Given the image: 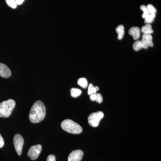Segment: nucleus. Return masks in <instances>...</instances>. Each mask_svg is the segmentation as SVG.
I'll use <instances>...</instances> for the list:
<instances>
[{"mask_svg": "<svg viewBox=\"0 0 161 161\" xmlns=\"http://www.w3.org/2000/svg\"><path fill=\"white\" fill-rule=\"evenodd\" d=\"M96 101H97L98 103H101L103 102V98L102 95L99 93H96Z\"/></svg>", "mask_w": 161, "mask_h": 161, "instance_id": "nucleus-21", "label": "nucleus"}, {"mask_svg": "<svg viewBox=\"0 0 161 161\" xmlns=\"http://www.w3.org/2000/svg\"><path fill=\"white\" fill-rule=\"evenodd\" d=\"M148 11L150 14H156L157 9H156L155 7H154L151 4H149L147 6Z\"/></svg>", "mask_w": 161, "mask_h": 161, "instance_id": "nucleus-20", "label": "nucleus"}, {"mask_svg": "<svg viewBox=\"0 0 161 161\" xmlns=\"http://www.w3.org/2000/svg\"><path fill=\"white\" fill-rule=\"evenodd\" d=\"M46 110L44 103L37 101L32 107L29 114V119L33 123H38L43 120L46 116Z\"/></svg>", "mask_w": 161, "mask_h": 161, "instance_id": "nucleus-1", "label": "nucleus"}, {"mask_svg": "<svg viewBox=\"0 0 161 161\" xmlns=\"http://www.w3.org/2000/svg\"><path fill=\"white\" fill-rule=\"evenodd\" d=\"M141 31H142L143 34H151L154 32L150 24H147L145 26H143Z\"/></svg>", "mask_w": 161, "mask_h": 161, "instance_id": "nucleus-12", "label": "nucleus"}, {"mask_svg": "<svg viewBox=\"0 0 161 161\" xmlns=\"http://www.w3.org/2000/svg\"><path fill=\"white\" fill-rule=\"evenodd\" d=\"M116 31L118 34V39L121 40L125 35V27L123 25H119L116 28Z\"/></svg>", "mask_w": 161, "mask_h": 161, "instance_id": "nucleus-13", "label": "nucleus"}, {"mask_svg": "<svg viewBox=\"0 0 161 161\" xmlns=\"http://www.w3.org/2000/svg\"><path fill=\"white\" fill-rule=\"evenodd\" d=\"M70 93L72 97L76 98L81 95V91L79 89L73 88L71 89Z\"/></svg>", "mask_w": 161, "mask_h": 161, "instance_id": "nucleus-16", "label": "nucleus"}, {"mask_svg": "<svg viewBox=\"0 0 161 161\" xmlns=\"http://www.w3.org/2000/svg\"><path fill=\"white\" fill-rule=\"evenodd\" d=\"M4 141L3 137L0 134V148H2L4 146Z\"/></svg>", "mask_w": 161, "mask_h": 161, "instance_id": "nucleus-23", "label": "nucleus"}, {"mask_svg": "<svg viewBox=\"0 0 161 161\" xmlns=\"http://www.w3.org/2000/svg\"><path fill=\"white\" fill-rule=\"evenodd\" d=\"M141 30L138 27H132L129 31V34L133 37L134 40H138L140 37Z\"/></svg>", "mask_w": 161, "mask_h": 161, "instance_id": "nucleus-9", "label": "nucleus"}, {"mask_svg": "<svg viewBox=\"0 0 161 161\" xmlns=\"http://www.w3.org/2000/svg\"><path fill=\"white\" fill-rule=\"evenodd\" d=\"M17 4V5H21L24 2L25 0H15Z\"/></svg>", "mask_w": 161, "mask_h": 161, "instance_id": "nucleus-24", "label": "nucleus"}, {"mask_svg": "<svg viewBox=\"0 0 161 161\" xmlns=\"http://www.w3.org/2000/svg\"><path fill=\"white\" fill-rule=\"evenodd\" d=\"M42 150V146L40 144L32 146L28 150L27 155L31 160H34L39 157Z\"/></svg>", "mask_w": 161, "mask_h": 161, "instance_id": "nucleus-6", "label": "nucleus"}, {"mask_svg": "<svg viewBox=\"0 0 161 161\" xmlns=\"http://www.w3.org/2000/svg\"><path fill=\"white\" fill-rule=\"evenodd\" d=\"M6 1L8 6L12 9H14L17 8V4L15 0H6Z\"/></svg>", "mask_w": 161, "mask_h": 161, "instance_id": "nucleus-18", "label": "nucleus"}, {"mask_svg": "<svg viewBox=\"0 0 161 161\" xmlns=\"http://www.w3.org/2000/svg\"><path fill=\"white\" fill-rule=\"evenodd\" d=\"M47 161H56V157L55 155L51 154L47 157Z\"/></svg>", "mask_w": 161, "mask_h": 161, "instance_id": "nucleus-22", "label": "nucleus"}, {"mask_svg": "<svg viewBox=\"0 0 161 161\" xmlns=\"http://www.w3.org/2000/svg\"><path fill=\"white\" fill-rule=\"evenodd\" d=\"M156 17V14H150L145 18V23L150 24L154 21Z\"/></svg>", "mask_w": 161, "mask_h": 161, "instance_id": "nucleus-15", "label": "nucleus"}, {"mask_svg": "<svg viewBox=\"0 0 161 161\" xmlns=\"http://www.w3.org/2000/svg\"><path fill=\"white\" fill-rule=\"evenodd\" d=\"M78 84L83 88H86L88 86V81L86 78H79L78 81Z\"/></svg>", "mask_w": 161, "mask_h": 161, "instance_id": "nucleus-17", "label": "nucleus"}, {"mask_svg": "<svg viewBox=\"0 0 161 161\" xmlns=\"http://www.w3.org/2000/svg\"><path fill=\"white\" fill-rule=\"evenodd\" d=\"M141 9L143 11V14L142 15L143 18L145 19L148 15L150 14L149 11H148V9H147V6H145V5H142L140 7Z\"/></svg>", "mask_w": 161, "mask_h": 161, "instance_id": "nucleus-19", "label": "nucleus"}, {"mask_svg": "<svg viewBox=\"0 0 161 161\" xmlns=\"http://www.w3.org/2000/svg\"><path fill=\"white\" fill-rule=\"evenodd\" d=\"M142 41L148 47H153V37L151 34H143L142 36Z\"/></svg>", "mask_w": 161, "mask_h": 161, "instance_id": "nucleus-10", "label": "nucleus"}, {"mask_svg": "<svg viewBox=\"0 0 161 161\" xmlns=\"http://www.w3.org/2000/svg\"><path fill=\"white\" fill-rule=\"evenodd\" d=\"M15 102L9 99L0 103V117L7 118L11 115L15 106Z\"/></svg>", "mask_w": 161, "mask_h": 161, "instance_id": "nucleus-2", "label": "nucleus"}, {"mask_svg": "<svg viewBox=\"0 0 161 161\" xmlns=\"http://www.w3.org/2000/svg\"><path fill=\"white\" fill-rule=\"evenodd\" d=\"M13 142L15 149L18 155H21L24 144V139L23 136L19 134H15L14 137Z\"/></svg>", "mask_w": 161, "mask_h": 161, "instance_id": "nucleus-5", "label": "nucleus"}, {"mask_svg": "<svg viewBox=\"0 0 161 161\" xmlns=\"http://www.w3.org/2000/svg\"><path fill=\"white\" fill-rule=\"evenodd\" d=\"M133 49L135 51H138L142 49V48H145V49H147L148 47L145 44V43L141 40H137L134 42L133 44Z\"/></svg>", "mask_w": 161, "mask_h": 161, "instance_id": "nucleus-11", "label": "nucleus"}, {"mask_svg": "<svg viewBox=\"0 0 161 161\" xmlns=\"http://www.w3.org/2000/svg\"><path fill=\"white\" fill-rule=\"evenodd\" d=\"M84 153L81 150H75L70 153L68 161H80L83 158Z\"/></svg>", "mask_w": 161, "mask_h": 161, "instance_id": "nucleus-7", "label": "nucleus"}, {"mask_svg": "<svg viewBox=\"0 0 161 161\" xmlns=\"http://www.w3.org/2000/svg\"><path fill=\"white\" fill-rule=\"evenodd\" d=\"M11 75V72L6 64L0 63V76L3 78H8Z\"/></svg>", "mask_w": 161, "mask_h": 161, "instance_id": "nucleus-8", "label": "nucleus"}, {"mask_svg": "<svg viewBox=\"0 0 161 161\" xmlns=\"http://www.w3.org/2000/svg\"><path fill=\"white\" fill-rule=\"evenodd\" d=\"M99 91V87L98 86H94L92 84L89 85L88 94L91 95L92 94H95L97 91Z\"/></svg>", "mask_w": 161, "mask_h": 161, "instance_id": "nucleus-14", "label": "nucleus"}, {"mask_svg": "<svg viewBox=\"0 0 161 161\" xmlns=\"http://www.w3.org/2000/svg\"><path fill=\"white\" fill-rule=\"evenodd\" d=\"M104 117V113L101 111L94 112L90 114L88 117V123L91 126L96 127L99 125L101 119Z\"/></svg>", "mask_w": 161, "mask_h": 161, "instance_id": "nucleus-4", "label": "nucleus"}, {"mask_svg": "<svg viewBox=\"0 0 161 161\" xmlns=\"http://www.w3.org/2000/svg\"><path fill=\"white\" fill-rule=\"evenodd\" d=\"M61 127L64 131L73 134H79L82 131V128L80 125L69 119L63 120L61 122Z\"/></svg>", "mask_w": 161, "mask_h": 161, "instance_id": "nucleus-3", "label": "nucleus"}]
</instances>
